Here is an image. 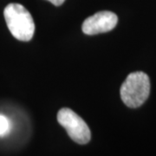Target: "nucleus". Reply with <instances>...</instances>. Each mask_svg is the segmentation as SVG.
<instances>
[{
	"label": "nucleus",
	"instance_id": "1",
	"mask_svg": "<svg viewBox=\"0 0 156 156\" xmlns=\"http://www.w3.org/2000/svg\"><path fill=\"white\" fill-rule=\"evenodd\" d=\"M4 16L11 35L17 40L28 42L35 33V23L31 14L22 5L11 3L5 8Z\"/></svg>",
	"mask_w": 156,
	"mask_h": 156
},
{
	"label": "nucleus",
	"instance_id": "2",
	"mask_svg": "<svg viewBox=\"0 0 156 156\" xmlns=\"http://www.w3.org/2000/svg\"><path fill=\"white\" fill-rule=\"evenodd\" d=\"M121 98L128 108L141 106L150 94V80L144 72L130 73L120 89Z\"/></svg>",
	"mask_w": 156,
	"mask_h": 156
},
{
	"label": "nucleus",
	"instance_id": "4",
	"mask_svg": "<svg viewBox=\"0 0 156 156\" xmlns=\"http://www.w3.org/2000/svg\"><path fill=\"white\" fill-rule=\"evenodd\" d=\"M118 17L115 13L108 11H101L84 20L82 30L86 35H97L105 33L115 28Z\"/></svg>",
	"mask_w": 156,
	"mask_h": 156
},
{
	"label": "nucleus",
	"instance_id": "6",
	"mask_svg": "<svg viewBox=\"0 0 156 156\" xmlns=\"http://www.w3.org/2000/svg\"><path fill=\"white\" fill-rule=\"evenodd\" d=\"M48 1H50L51 4H53L54 5L56 6H59L62 5L63 3H64V1L65 0H48Z\"/></svg>",
	"mask_w": 156,
	"mask_h": 156
},
{
	"label": "nucleus",
	"instance_id": "3",
	"mask_svg": "<svg viewBox=\"0 0 156 156\" xmlns=\"http://www.w3.org/2000/svg\"><path fill=\"white\" fill-rule=\"evenodd\" d=\"M57 122L65 128L69 136L78 144L84 145L91 139V132L87 123L76 113L62 108L57 113Z\"/></svg>",
	"mask_w": 156,
	"mask_h": 156
},
{
	"label": "nucleus",
	"instance_id": "5",
	"mask_svg": "<svg viewBox=\"0 0 156 156\" xmlns=\"http://www.w3.org/2000/svg\"><path fill=\"white\" fill-rule=\"evenodd\" d=\"M9 130V121L5 116L0 115V135L5 134Z\"/></svg>",
	"mask_w": 156,
	"mask_h": 156
}]
</instances>
